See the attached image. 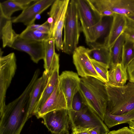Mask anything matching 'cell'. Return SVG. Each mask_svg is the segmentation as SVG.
Wrapping results in <instances>:
<instances>
[{
	"instance_id": "obj_1",
	"label": "cell",
	"mask_w": 134,
	"mask_h": 134,
	"mask_svg": "<svg viewBox=\"0 0 134 134\" xmlns=\"http://www.w3.org/2000/svg\"><path fill=\"white\" fill-rule=\"evenodd\" d=\"M38 78L35 75L21 94L6 105L0 117V134H20L29 119V109L31 91Z\"/></svg>"
},
{
	"instance_id": "obj_2",
	"label": "cell",
	"mask_w": 134,
	"mask_h": 134,
	"mask_svg": "<svg viewBox=\"0 0 134 134\" xmlns=\"http://www.w3.org/2000/svg\"><path fill=\"white\" fill-rule=\"evenodd\" d=\"M105 83L91 77H81L79 91L83 104L103 121L108 100Z\"/></svg>"
},
{
	"instance_id": "obj_3",
	"label": "cell",
	"mask_w": 134,
	"mask_h": 134,
	"mask_svg": "<svg viewBox=\"0 0 134 134\" xmlns=\"http://www.w3.org/2000/svg\"><path fill=\"white\" fill-rule=\"evenodd\" d=\"M108 100L107 111L114 115L124 114L134 109V83L129 81L121 86L105 83Z\"/></svg>"
},
{
	"instance_id": "obj_4",
	"label": "cell",
	"mask_w": 134,
	"mask_h": 134,
	"mask_svg": "<svg viewBox=\"0 0 134 134\" xmlns=\"http://www.w3.org/2000/svg\"><path fill=\"white\" fill-rule=\"evenodd\" d=\"M63 28L64 37L62 51L67 54H72L77 47L81 31L75 0H70Z\"/></svg>"
},
{
	"instance_id": "obj_5",
	"label": "cell",
	"mask_w": 134,
	"mask_h": 134,
	"mask_svg": "<svg viewBox=\"0 0 134 134\" xmlns=\"http://www.w3.org/2000/svg\"><path fill=\"white\" fill-rule=\"evenodd\" d=\"M70 0H55L48 12L52 37L55 41V48L62 51L63 46L62 32Z\"/></svg>"
},
{
	"instance_id": "obj_6",
	"label": "cell",
	"mask_w": 134,
	"mask_h": 134,
	"mask_svg": "<svg viewBox=\"0 0 134 134\" xmlns=\"http://www.w3.org/2000/svg\"><path fill=\"white\" fill-rule=\"evenodd\" d=\"M17 69L16 59L14 52L0 57V116L6 105L5 96Z\"/></svg>"
},
{
	"instance_id": "obj_7",
	"label": "cell",
	"mask_w": 134,
	"mask_h": 134,
	"mask_svg": "<svg viewBox=\"0 0 134 134\" xmlns=\"http://www.w3.org/2000/svg\"><path fill=\"white\" fill-rule=\"evenodd\" d=\"M67 110L71 128H98L107 134L109 132L108 128L104 121L85 105L79 111L72 109Z\"/></svg>"
},
{
	"instance_id": "obj_8",
	"label": "cell",
	"mask_w": 134,
	"mask_h": 134,
	"mask_svg": "<svg viewBox=\"0 0 134 134\" xmlns=\"http://www.w3.org/2000/svg\"><path fill=\"white\" fill-rule=\"evenodd\" d=\"M81 30L89 45L95 43L93 27L102 18L92 9L87 0H75Z\"/></svg>"
},
{
	"instance_id": "obj_9",
	"label": "cell",
	"mask_w": 134,
	"mask_h": 134,
	"mask_svg": "<svg viewBox=\"0 0 134 134\" xmlns=\"http://www.w3.org/2000/svg\"><path fill=\"white\" fill-rule=\"evenodd\" d=\"M88 49L84 46H79L72 54L73 62L77 74L81 77H91L104 83L93 66L88 54Z\"/></svg>"
},
{
	"instance_id": "obj_10",
	"label": "cell",
	"mask_w": 134,
	"mask_h": 134,
	"mask_svg": "<svg viewBox=\"0 0 134 134\" xmlns=\"http://www.w3.org/2000/svg\"><path fill=\"white\" fill-rule=\"evenodd\" d=\"M43 124L53 134H66L69 132L70 124L67 109L51 111L42 117Z\"/></svg>"
},
{
	"instance_id": "obj_11",
	"label": "cell",
	"mask_w": 134,
	"mask_h": 134,
	"mask_svg": "<svg viewBox=\"0 0 134 134\" xmlns=\"http://www.w3.org/2000/svg\"><path fill=\"white\" fill-rule=\"evenodd\" d=\"M54 1L34 0L19 15L12 18L13 23H22L27 27L34 24L37 15L51 6Z\"/></svg>"
},
{
	"instance_id": "obj_12",
	"label": "cell",
	"mask_w": 134,
	"mask_h": 134,
	"mask_svg": "<svg viewBox=\"0 0 134 134\" xmlns=\"http://www.w3.org/2000/svg\"><path fill=\"white\" fill-rule=\"evenodd\" d=\"M80 81L78 74L72 71H64L59 75V83L67 101V110L72 109V99L79 91Z\"/></svg>"
},
{
	"instance_id": "obj_13",
	"label": "cell",
	"mask_w": 134,
	"mask_h": 134,
	"mask_svg": "<svg viewBox=\"0 0 134 134\" xmlns=\"http://www.w3.org/2000/svg\"><path fill=\"white\" fill-rule=\"evenodd\" d=\"M11 48L27 53L32 60L36 63L44 58V41L30 40L18 36Z\"/></svg>"
},
{
	"instance_id": "obj_14",
	"label": "cell",
	"mask_w": 134,
	"mask_h": 134,
	"mask_svg": "<svg viewBox=\"0 0 134 134\" xmlns=\"http://www.w3.org/2000/svg\"><path fill=\"white\" fill-rule=\"evenodd\" d=\"M63 109H67V102L58 82L52 94L34 115L39 119L51 111Z\"/></svg>"
},
{
	"instance_id": "obj_15",
	"label": "cell",
	"mask_w": 134,
	"mask_h": 134,
	"mask_svg": "<svg viewBox=\"0 0 134 134\" xmlns=\"http://www.w3.org/2000/svg\"><path fill=\"white\" fill-rule=\"evenodd\" d=\"M52 74L44 71L42 76L34 83L30 94L29 119L34 115L35 108Z\"/></svg>"
},
{
	"instance_id": "obj_16",
	"label": "cell",
	"mask_w": 134,
	"mask_h": 134,
	"mask_svg": "<svg viewBox=\"0 0 134 134\" xmlns=\"http://www.w3.org/2000/svg\"><path fill=\"white\" fill-rule=\"evenodd\" d=\"M113 18L109 33L105 38L103 43L109 48L124 33L127 27V20L125 16L115 14Z\"/></svg>"
},
{
	"instance_id": "obj_17",
	"label": "cell",
	"mask_w": 134,
	"mask_h": 134,
	"mask_svg": "<svg viewBox=\"0 0 134 134\" xmlns=\"http://www.w3.org/2000/svg\"><path fill=\"white\" fill-rule=\"evenodd\" d=\"M44 67L47 72H52L59 66V55L55 52L54 39L51 37L44 41Z\"/></svg>"
},
{
	"instance_id": "obj_18",
	"label": "cell",
	"mask_w": 134,
	"mask_h": 134,
	"mask_svg": "<svg viewBox=\"0 0 134 134\" xmlns=\"http://www.w3.org/2000/svg\"><path fill=\"white\" fill-rule=\"evenodd\" d=\"M104 6L115 14L128 16L134 15V0H100Z\"/></svg>"
},
{
	"instance_id": "obj_19",
	"label": "cell",
	"mask_w": 134,
	"mask_h": 134,
	"mask_svg": "<svg viewBox=\"0 0 134 134\" xmlns=\"http://www.w3.org/2000/svg\"><path fill=\"white\" fill-rule=\"evenodd\" d=\"M12 19L7 18L0 13V36L4 48L7 46L11 47L19 36L13 29Z\"/></svg>"
},
{
	"instance_id": "obj_20",
	"label": "cell",
	"mask_w": 134,
	"mask_h": 134,
	"mask_svg": "<svg viewBox=\"0 0 134 134\" xmlns=\"http://www.w3.org/2000/svg\"><path fill=\"white\" fill-rule=\"evenodd\" d=\"M91 48L88 49V53L91 59L103 64L110 68V48L103 43L95 42L90 45Z\"/></svg>"
},
{
	"instance_id": "obj_21",
	"label": "cell",
	"mask_w": 134,
	"mask_h": 134,
	"mask_svg": "<svg viewBox=\"0 0 134 134\" xmlns=\"http://www.w3.org/2000/svg\"><path fill=\"white\" fill-rule=\"evenodd\" d=\"M34 0H8L0 3V13L5 17L11 18L15 12L23 10Z\"/></svg>"
},
{
	"instance_id": "obj_22",
	"label": "cell",
	"mask_w": 134,
	"mask_h": 134,
	"mask_svg": "<svg viewBox=\"0 0 134 134\" xmlns=\"http://www.w3.org/2000/svg\"><path fill=\"white\" fill-rule=\"evenodd\" d=\"M107 83L116 86L125 85L128 79L127 69L123 66L121 62L109 69Z\"/></svg>"
},
{
	"instance_id": "obj_23",
	"label": "cell",
	"mask_w": 134,
	"mask_h": 134,
	"mask_svg": "<svg viewBox=\"0 0 134 134\" xmlns=\"http://www.w3.org/2000/svg\"><path fill=\"white\" fill-rule=\"evenodd\" d=\"M59 66L57 67L50 76L47 84L35 108L34 115L40 109L56 88L59 81Z\"/></svg>"
},
{
	"instance_id": "obj_24",
	"label": "cell",
	"mask_w": 134,
	"mask_h": 134,
	"mask_svg": "<svg viewBox=\"0 0 134 134\" xmlns=\"http://www.w3.org/2000/svg\"><path fill=\"white\" fill-rule=\"evenodd\" d=\"M134 120V109L124 114L118 115H112L106 111L103 121L108 128L118 125L128 123L130 121Z\"/></svg>"
},
{
	"instance_id": "obj_25",
	"label": "cell",
	"mask_w": 134,
	"mask_h": 134,
	"mask_svg": "<svg viewBox=\"0 0 134 134\" xmlns=\"http://www.w3.org/2000/svg\"><path fill=\"white\" fill-rule=\"evenodd\" d=\"M125 40L126 37L123 33L110 48V62L109 69L121 62L123 47Z\"/></svg>"
},
{
	"instance_id": "obj_26",
	"label": "cell",
	"mask_w": 134,
	"mask_h": 134,
	"mask_svg": "<svg viewBox=\"0 0 134 134\" xmlns=\"http://www.w3.org/2000/svg\"><path fill=\"white\" fill-rule=\"evenodd\" d=\"M134 60V43L126 38L123 46L121 63L125 68Z\"/></svg>"
},
{
	"instance_id": "obj_27",
	"label": "cell",
	"mask_w": 134,
	"mask_h": 134,
	"mask_svg": "<svg viewBox=\"0 0 134 134\" xmlns=\"http://www.w3.org/2000/svg\"><path fill=\"white\" fill-rule=\"evenodd\" d=\"M19 37L27 40L43 41L52 37L51 34L26 28L19 35Z\"/></svg>"
},
{
	"instance_id": "obj_28",
	"label": "cell",
	"mask_w": 134,
	"mask_h": 134,
	"mask_svg": "<svg viewBox=\"0 0 134 134\" xmlns=\"http://www.w3.org/2000/svg\"><path fill=\"white\" fill-rule=\"evenodd\" d=\"M91 8L100 17L113 16L115 13L111 11L106 8L100 0H87Z\"/></svg>"
},
{
	"instance_id": "obj_29",
	"label": "cell",
	"mask_w": 134,
	"mask_h": 134,
	"mask_svg": "<svg viewBox=\"0 0 134 134\" xmlns=\"http://www.w3.org/2000/svg\"><path fill=\"white\" fill-rule=\"evenodd\" d=\"M103 18L100 19L93 27L95 42L98 39L105 35L108 30L109 23L107 21L104 20Z\"/></svg>"
},
{
	"instance_id": "obj_30",
	"label": "cell",
	"mask_w": 134,
	"mask_h": 134,
	"mask_svg": "<svg viewBox=\"0 0 134 134\" xmlns=\"http://www.w3.org/2000/svg\"><path fill=\"white\" fill-rule=\"evenodd\" d=\"M91 60L97 74L102 78L105 83H107L108 81V73L109 68L103 64L93 60Z\"/></svg>"
},
{
	"instance_id": "obj_31",
	"label": "cell",
	"mask_w": 134,
	"mask_h": 134,
	"mask_svg": "<svg viewBox=\"0 0 134 134\" xmlns=\"http://www.w3.org/2000/svg\"><path fill=\"white\" fill-rule=\"evenodd\" d=\"M27 27L29 29L37 30L43 33L51 34L49 24L47 20L42 24H34Z\"/></svg>"
},
{
	"instance_id": "obj_32",
	"label": "cell",
	"mask_w": 134,
	"mask_h": 134,
	"mask_svg": "<svg viewBox=\"0 0 134 134\" xmlns=\"http://www.w3.org/2000/svg\"><path fill=\"white\" fill-rule=\"evenodd\" d=\"M85 106L78 92L73 99L72 103V109L75 111H79L81 110Z\"/></svg>"
},
{
	"instance_id": "obj_33",
	"label": "cell",
	"mask_w": 134,
	"mask_h": 134,
	"mask_svg": "<svg viewBox=\"0 0 134 134\" xmlns=\"http://www.w3.org/2000/svg\"><path fill=\"white\" fill-rule=\"evenodd\" d=\"M108 134H134V131L130 128L125 127L117 130L109 131Z\"/></svg>"
},
{
	"instance_id": "obj_34",
	"label": "cell",
	"mask_w": 134,
	"mask_h": 134,
	"mask_svg": "<svg viewBox=\"0 0 134 134\" xmlns=\"http://www.w3.org/2000/svg\"><path fill=\"white\" fill-rule=\"evenodd\" d=\"M127 71L129 81L134 83V60L128 66Z\"/></svg>"
},
{
	"instance_id": "obj_35",
	"label": "cell",
	"mask_w": 134,
	"mask_h": 134,
	"mask_svg": "<svg viewBox=\"0 0 134 134\" xmlns=\"http://www.w3.org/2000/svg\"><path fill=\"white\" fill-rule=\"evenodd\" d=\"M123 34L126 38L134 43V29L127 27Z\"/></svg>"
},
{
	"instance_id": "obj_36",
	"label": "cell",
	"mask_w": 134,
	"mask_h": 134,
	"mask_svg": "<svg viewBox=\"0 0 134 134\" xmlns=\"http://www.w3.org/2000/svg\"><path fill=\"white\" fill-rule=\"evenodd\" d=\"M72 132L75 134H90L89 132L90 129L71 128Z\"/></svg>"
},
{
	"instance_id": "obj_37",
	"label": "cell",
	"mask_w": 134,
	"mask_h": 134,
	"mask_svg": "<svg viewBox=\"0 0 134 134\" xmlns=\"http://www.w3.org/2000/svg\"><path fill=\"white\" fill-rule=\"evenodd\" d=\"M126 17L127 27L134 29V15Z\"/></svg>"
},
{
	"instance_id": "obj_38",
	"label": "cell",
	"mask_w": 134,
	"mask_h": 134,
	"mask_svg": "<svg viewBox=\"0 0 134 134\" xmlns=\"http://www.w3.org/2000/svg\"><path fill=\"white\" fill-rule=\"evenodd\" d=\"M127 124L129 125V128L134 130V120L130 121Z\"/></svg>"
},
{
	"instance_id": "obj_39",
	"label": "cell",
	"mask_w": 134,
	"mask_h": 134,
	"mask_svg": "<svg viewBox=\"0 0 134 134\" xmlns=\"http://www.w3.org/2000/svg\"><path fill=\"white\" fill-rule=\"evenodd\" d=\"M66 134H75V133H74L73 132H72V133H70L69 132H68V133H66Z\"/></svg>"
},
{
	"instance_id": "obj_40",
	"label": "cell",
	"mask_w": 134,
	"mask_h": 134,
	"mask_svg": "<svg viewBox=\"0 0 134 134\" xmlns=\"http://www.w3.org/2000/svg\"><path fill=\"white\" fill-rule=\"evenodd\" d=\"M132 130H133V129H132ZM133 130V131H134V130Z\"/></svg>"
}]
</instances>
